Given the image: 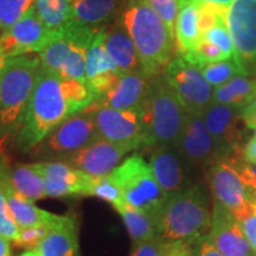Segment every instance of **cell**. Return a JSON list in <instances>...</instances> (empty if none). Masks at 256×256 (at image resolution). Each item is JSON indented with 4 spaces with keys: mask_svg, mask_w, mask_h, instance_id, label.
Here are the masks:
<instances>
[{
    "mask_svg": "<svg viewBox=\"0 0 256 256\" xmlns=\"http://www.w3.org/2000/svg\"><path fill=\"white\" fill-rule=\"evenodd\" d=\"M142 110L144 147L152 151L174 146L183 130L188 112L164 75L151 78L148 94Z\"/></svg>",
    "mask_w": 256,
    "mask_h": 256,
    "instance_id": "cell-5",
    "label": "cell"
},
{
    "mask_svg": "<svg viewBox=\"0 0 256 256\" xmlns=\"http://www.w3.org/2000/svg\"><path fill=\"white\" fill-rule=\"evenodd\" d=\"M200 40H209L211 43L216 44L230 58L235 56V48H234L232 36L228 30L226 17H222L215 25L204 31L202 34Z\"/></svg>",
    "mask_w": 256,
    "mask_h": 256,
    "instance_id": "cell-32",
    "label": "cell"
},
{
    "mask_svg": "<svg viewBox=\"0 0 256 256\" xmlns=\"http://www.w3.org/2000/svg\"><path fill=\"white\" fill-rule=\"evenodd\" d=\"M119 5L120 0H78L72 4V20L98 30L115 17Z\"/></svg>",
    "mask_w": 256,
    "mask_h": 256,
    "instance_id": "cell-25",
    "label": "cell"
},
{
    "mask_svg": "<svg viewBox=\"0 0 256 256\" xmlns=\"http://www.w3.org/2000/svg\"><path fill=\"white\" fill-rule=\"evenodd\" d=\"M255 206H256V200H255Z\"/></svg>",
    "mask_w": 256,
    "mask_h": 256,
    "instance_id": "cell-50",
    "label": "cell"
},
{
    "mask_svg": "<svg viewBox=\"0 0 256 256\" xmlns=\"http://www.w3.org/2000/svg\"><path fill=\"white\" fill-rule=\"evenodd\" d=\"M165 256H191V244L188 243H174L172 248Z\"/></svg>",
    "mask_w": 256,
    "mask_h": 256,
    "instance_id": "cell-43",
    "label": "cell"
},
{
    "mask_svg": "<svg viewBox=\"0 0 256 256\" xmlns=\"http://www.w3.org/2000/svg\"><path fill=\"white\" fill-rule=\"evenodd\" d=\"M49 224H40L36 226L28 228H20L18 238L14 241V244L17 248L26 249V250H34L38 247L42 240L49 232Z\"/></svg>",
    "mask_w": 256,
    "mask_h": 256,
    "instance_id": "cell-34",
    "label": "cell"
},
{
    "mask_svg": "<svg viewBox=\"0 0 256 256\" xmlns=\"http://www.w3.org/2000/svg\"><path fill=\"white\" fill-rule=\"evenodd\" d=\"M0 256H12V249L10 240L0 235Z\"/></svg>",
    "mask_w": 256,
    "mask_h": 256,
    "instance_id": "cell-44",
    "label": "cell"
},
{
    "mask_svg": "<svg viewBox=\"0 0 256 256\" xmlns=\"http://www.w3.org/2000/svg\"><path fill=\"white\" fill-rule=\"evenodd\" d=\"M241 224L243 234L247 238L249 244L256 255V212L252 214L250 216L246 217L241 220H238Z\"/></svg>",
    "mask_w": 256,
    "mask_h": 256,
    "instance_id": "cell-40",
    "label": "cell"
},
{
    "mask_svg": "<svg viewBox=\"0 0 256 256\" xmlns=\"http://www.w3.org/2000/svg\"><path fill=\"white\" fill-rule=\"evenodd\" d=\"M133 151L136 150L130 146L115 144L98 138L90 145L63 162H68L72 168L84 174L98 177L110 174L116 166H119L124 156Z\"/></svg>",
    "mask_w": 256,
    "mask_h": 256,
    "instance_id": "cell-16",
    "label": "cell"
},
{
    "mask_svg": "<svg viewBox=\"0 0 256 256\" xmlns=\"http://www.w3.org/2000/svg\"><path fill=\"white\" fill-rule=\"evenodd\" d=\"M40 68V56L31 54L5 60L0 74V154L23 124Z\"/></svg>",
    "mask_w": 256,
    "mask_h": 256,
    "instance_id": "cell-3",
    "label": "cell"
},
{
    "mask_svg": "<svg viewBox=\"0 0 256 256\" xmlns=\"http://www.w3.org/2000/svg\"><path fill=\"white\" fill-rule=\"evenodd\" d=\"M204 78L210 83L212 87H220L224 83L229 82L230 80L238 75H246L244 70L238 63L236 56L232 57L229 60H220V62L208 63L200 66Z\"/></svg>",
    "mask_w": 256,
    "mask_h": 256,
    "instance_id": "cell-29",
    "label": "cell"
},
{
    "mask_svg": "<svg viewBox=\"0 0 256 256\" xmlns=\"http://www.w3.org/2000/svg\"><path fill=\"white\" fill-rule=\"evenodd\" d=\"M162 75L188 114L203 115L212 104V86L204 78L200 66L188 62L180 54L172 58Z\"/></svg>",
    "mask_w": 256,
    "mask_h": 256,
    "instance_id": "cell-8",
    "label": "cell"
},
{
    "mask_svg": "<svg viewBox=\"0 0 256 256\" xmlns=\"http://www.w3.org/2000/svg\"><path fill=\"white\" fill-rule=\"evenodd\" d=\"M19 232H20V226L10 212L5 194L0 188V235L14 242L18 238Z\"/></svg>",
    "mask_w": 256,
    "mask_h": 256,
    "instance_id": "cell-35",
    "label": "cell"
},
{
    "mask_svg": "<svg viewBox=\"0 0 256 256\" xmlns=\"http://www.w3.org/2000/svg\"><path fill=\"white\" fill-rule=\"evenodd\" d=\"M5 60H6V57L2 55V50H0V74H2V66H4Z\"/></svg>",
    "mask_w": 256,
    "mask_h": 256,
    "instance_id": "cell-47",
    "label": "cell"
},
{
    "mask_svg": "<svg viewBox=\"0 0 256 256\" xmlns=\"http://www.w3.org/2000/svg\"><path fill=\"white\" fill-rule=\"evenodd\" d=\"M95 100L87 83L64 78L40 64L14 145L19 151L28 153L54 128L84 110Z\"/></svg>",
    "mask_w": 256,
    "mask_h": 256,
    "instance_id": "cell-1",
    "label": "cell"
},
{
    "mask_svg": "<svg viewBox=\"0 0 256 256\" xmlns=\"http://www.w3.org/2000/svg\"><path fill=\"white\" fill-rule=\"evenodd\" d=\"M84 110L94 121L100 139L130 146L136 151L144 147V128L140 110H115L95 101Z\"/></svg>",
    "mask_w": 256,
    "mask_h": 256,
    "instance_id": "cell-9",
    "label": "cell"
},
{
    "mask_svg": "<svg viewBox=\"0 0 256 256\" xmlns=\"http://www.w3.org/2000/svg\"><path fill=\"white\" fill-rule=\"evenodd\" d=\"M254 132H255V136H256V126H255V128H254Z\"/></svg>",
    "mask_w": 256,
    "mask_h": 256,
    "instance_id": "cell-49",
    "label": "cell"
},
{
    "mask_svg": "<svg viewBox=\"0 0 256 256\" xmlns=\"http://www.w3.org/2000/svg\"><path fill=\"white\" fill-rule=\"evenodd\" d=\"M34 10L44 25L56 34H62L72 22L70 0H34Z\"/></svg>",
    "mask_w": 256,
    "mask_h": 256,
    "instance_id": "cell-28",
    "label": "cell"
},
{
    "mask_svg": "<svg viewBox=\"0 0 256 256\" xmlns=\"http://www.w3.org/2000/svg\"><path fill=\"white\" fill-rule=\"evenodd\" d=\"M200 4L194 0H179V11L176 20V46L179 54L194 49L202 38L200 25Z\"/></svg>",
    "mask_w": 256,
    "mask_h": 256,
    "instance_id": "cell-23",
    "label": "cell"
},
{
    "mask_svg": "<svg viewBox=\"0 0 256 256\" xmlns=\"http://www.w3.org/2000/svg\"><path fill=\"white\" fill-rule=\"evenodd\" d=\"M242 160L249 164H256V136H252L242 148Z\"/></svg>",
    "mask_w": 256,
    "mask_h": 256,
    "instance_id": "cell-42",
    "label": "cell"
},
{
    "mask_svg": "<svg viewBox=\"0 0 256 256\" xmlns=\"http://www.w3.org/2000/svg\"><path fill=\"white\" fill-rule=\"evenodd\" d=\"M256 98V78L238 75L214 89L212 102L243 108Z\"/></svg>",
    "mask_w": 256,
    "mask_h": 256,
    "instance_id": "cell-27",
    "label": "cell"
},
{
    "mask_svg": "<svg viewBox=\"0 0 256 256\" xmlns=\"http://www.w3.org/2000/svg\"><path fill=\"white\" fill-rule=\"evenodd\" d=\"M209 185L215 200L228 208L238 220L256 212L255 200L228 159H218L210 166Z\"/></svg>",
    "mask_w": 256,
    "mask_h": 256,
    "instance_id": "cell-10",
    "label": "cell"
},
{
    "mask_svg": "<svg viewBox=\"0 0 256 256\" xmlns=\"http://www.w3.org/2000/svg\"><path fill=\"white\" fill-rule=\"evenodd\" d=\"M42 256H81L78 222L75 215H56L50 229L34 249Z\"/></svg>",
    "mask_w": 256,
    "mask_h": 256,
    "instance_id": "cell-21",
    "label": "cell"
},
{
    "mask_svg": "<svg viewBox=\"0 0 256 256\" xmlns=\"http://www.w3.org/2000/svg\"><path fill=\"white\" fill-rule=\"evenodd\" d=\"M121 190L122 200L136 209L158 217L168 196L153 174L151 166L140 156L124 159L110 172Z\"/></svg>",
    "mask_w": 256,
    "mask_h": 256,
    "instance_id": "cell-6",
    "label": "cell"
},
{
    "mask_svg": "<svg viewBox=\"0 0 256 256\" xmlns=\"http://www.w3.org/2000/svg\"><path fill=\"white\" fill-rule=\"evenodd\" d=\"M230 162L238 170L243 183L246 184V186H247L249 192H250L252 197L256 200V164H249V162H243V160L242 162L238 160V162Z\"/></svg>",
    "mask_w": 256,
    "mask_h": 256,
    "instance_id": "cell-38",
    "label": "cell"
},
{
    "mask_svg": "<svg viewBox=\"0 0 256 256\" xmlns=\"http://www.w3.org/2000/svg\"><path fill=\"white\" fill-rule=\"evenodd\" d=\"M10 180L14 190L24 200L34 203L46 197L40 162L11 166Z\"/></svg>",
    "mask_w": 256,
    "mask_h": 256,
    "instance_id": "cell-24",
    "label": "cell"
},
{
    "mask_svg": "<svg viewBox=\"0 0 256 256\" xmlns=\"http://www.w3.org/2000/svg\"><path fill=\"white\" fill-rule=\"evenodd\" d=\"M176 146L191 168H206L218 160L215 142L200 114L188 113Z\"/></svg>",
    "mask_w": 256,
    "mask_h": 256,
    "instance_id": "cell-14",
    "label": "cell"
},
{
    "mask_svg": "<svg viewBox=\"0 0 256 256\" xmlns=\"http://www.w3.org/2000/svg\"><path fill=\"white\" fill-rule=\"evenodd\" d=\"M197 2H206V4H214L220 8H228L234 0H194Z\"/></svg>",
    "mask_w": 256,
    "mask_h": 256,
    "instance_id": "cell-45",
    "label": "cell"
},
{
    "mask_svg": "<svg viewBox=\"0 0 256 256\" xmlns=\"http://www.w3.org/2000/svg\"><path fill=\"white\" fill-rule=\"evenodd\" d=\"M180 55H183L185 60L194 64V66H200V68L204 64L220 62V60L230 58L216 44L206 40H200L194 49L185 54H180Z\"/></svg>",
    "mask_w": 256,
    "mask_h": 256,
    "instance_id": "cell-30",
    "label": "cell"
},
{
    "mask_svg": "<svg viewBox=\"0 0 256 256\" xmlns=\"http://www.w3.org/2000/svg\"><path fill=\"white\" fill-rule=\"evenodd\" d=\"M20 256H42V255H40L37 252H34V250H26V252H24Z\"/></svg>",
    "mask_w": 256,
    "mask_h": 256,
    "instance_id": "cell-46",
    "label": "cell"
},
{
    "mask_svg": "<svg viewBox=\"0 0 256 256\" xmlns=\"http://www.w3.org/2000/svg\"><path fill=\"white\" fill-rule=\"evenodd\" d=\"M104 46L120 72H144L136 46L121 19L112 25H106Z\"/></svg>",
    "mask_w": 256,
    "mask_h": 256,
    "instance_id": "cell-22",
    "label": "cell"
},
{
    "mask_svg": "<svg viewBox=\"0 0 256 256\" xmlns=\"http://www.w3.org/2000/svg\"><path fill=\"white\" fill-rule=\"evenodd\" d=\"M191 256H224L211 241L209 234L191 244Z\"/></svg>",
    "mask_w": 256,
    "mask_h": 256,
    "instance_id": "cell-39",
    "label": "cell"
},
{
    "mask_svg": "<svg viewBox=\"0 0 256 256\" xmlns=\"http://www.w3.org/2000/svg\"><path fill=\"white\" fill-rule=\"evenodd\" d=\"M46 197H90L94 176L72 168L63 160L40 162Z\"/></svg>",
    "mask_w": 256,
    "mask_h": 256,
    "instance_id": "cell-15",
    "label": "cell"
},
{
    "mask_svg": "<svg viewBox=\"0 0 256 256\" xmlns=\"http://www.w3.org/2000/svg\"><path fill=\"white\" fill-rule=\"evenodd\" d=\"M98 139L92 119L86 110L72 115L54 128L36 147L32 158L40 162L66 160Z\"/></svg>",
    "mask_w": 256,
    "mask_h": 256,
    "instance_id": "cell-7",
    "label": "cell"
},
{
    "mask_svg": "<svg viewBox=\"0 0 256 256\" xmlns=\"http://www.w3.org/2000/svg\"><path fill=\"white\" fill-rule=\"evenodd\" d=\"M147 2L164 20L170 31L174 34L176 20H177L179 11V0H147Z\"/></svg>",
    "mask_w": 256,
    "mask_h": 256,
    "instance_id": "cell-36",
    "label": "cell"
},
{
    "mask_svg": "<svg viewBox=\"0 0 256 256\" xmlns=\"http://www.w3.org/2000/svg\"><path fill=\"white\" fill-rule=\"evenodd\" d=\"M242 118L246 126L254 130L256 126V98L250 104L242 108Z\"/></svg>",
    "mask_w": 256,
    "mask_h": 256,
    "instance_id": "cell-41",
    "label": "cell"
},
{
    "mask_svg": "<svg viewBox=\"0 0 256 256\" xmlns=\"http://www.w3.org/2000/svg\"><path fill=\"white\" fill-rule=\"evenodd\" d=\"M104 28L98 31L87 50V86L96 100L110 88L121 72L106 49Z\"/></svg>",
    "mask_w": 256,
    "mask_h": 256,
    "instance_id": "cell-20",
    "label": "cell"
},
{
    "mask_svg": "<svg viewBox=\"0 0 256 256\" xmlns=\"http://www.w3.org/2000/svg\"><path fill=\"white\" fill-rule=\"evenodd\" d=\"M209 236L224 256H256L238 220L228 208L216 200Z\"/></svg>",
    "mask_w": 256,
    "mask_h": 256,
    "instance_id": "cell-17",
    "label": "cell"
},
{
    "mask_svg": "<svg viewBox=\"0 0 256 256\" xmlns=\"http://www.w3.org/2000/svg\"><path fill=\"white\" fill-rule=\"evenodd\" d=\"M212 212L206 192L200 184L168 196L158 217V235L170 243L192 244L209 234Z\"/></svg>",
    "mask_w": 256,
    "mask_h": 256,
    "instance_id": "cell-4",
    "label": "cell"
},
{
    "mask_svg": "<svg viewBox=\"0 0 256 256\" xmlns=\"http://www.w3.org/2000/svg\"><path fill=\"white\" fill-rule=\"evenodd\" d=\"M62 34L51 31L38 17L34 4L17 23L0 34V50L6 58L42 52Z\"/></svg>",
    "mask_w": 256,
    "mask_h": 256,
    "instance_id": "cell-13",
    "label": "cell"
},
{
    "mask_svg": "<svg viewBox=\"0 0 256 256\" xmlns=\"http://www.w3.org/2000/svg\"><path fill=\"white\" fill-rule=\"evenodd\" d=\"M151 78L142 72H121L98 102L115 110H140L148 94Z\"/></svg>",
    "mask_w": 256,
    "mask_h": 256,
    "instance_id": "cell-19",
    "label": "cell"
},
{
    "mask_svg": "<svg viewBox=\"0 0 256 256\" xmlns=\"http://www.w3.org/2000/svg\"><path fill=\"white\" fill-rule=\"evenodd\" d=\"M76 2H78V0H70V2H72V4H75Z\"/></svg>",
    "mask_w": 256,
    "mask_h": 256,
    "instance_id": "cell-48",
    "label": "cell"
},
{
    "mask_svg": "<svg viewBox=\"0 0 256 256\" xmlns=\"http://www.w3.org/2000/svg\"><path fill=\"white\" fill-rule=\"evenodd\" d=\"M121 22L150 78L162 75L174 57L176 36L147 0H126Z\"/></svg>",
    "mask_w": 256,
    "mask_h": 256,
    "instance_id": "cell-2",
    "label": "cell"
},
{
    "mask_svg": "<svg viewBox=\"0 0 256 256\" xmlns=\"http://www.w3.org/2000/svg\"><path fill=\"white\" fill-rule=\"evenodd\" d=\"M148 164L156 182L168 196L192 185L188 174L191 168L176 145L153 150Z\"/></svg>",
    "mask_w": 256,
    "mask_h": 256,
    "instance_id": "cell-18",
    "label": "cell"
},
{
    "mask_svg": "<svg viewBox=\"0 0 256 256\" xmlns=\"http://www.w3.org/2000/svg\"><path fill=\"white\" fill-rule=\"evenodd\" d=\"M113 208L122 217L128 235L132 240L133 248L147 240L158 236V223L153 216L130 206L122 200L115 203Z\"/></svg>",
    "mask_w": 256,
    "mask_h": 256,
    "instance_id": "cell-26",
    "label": "cell"
},
{
    "mask_svg": "<svg viewBox=\"0 0 256 256\" xmlns=\"http://www.w3.org/2000/svg\"><path fill=\"white\" fill-rule=\"evenodd\" d=\"M90 196L101 198L102 200L107 202L112 206L122 200L119 185L110 174L94 178Z\"/></svg>",
    "mask_w": 256,
    "mask_h": 256,
    "instance_id": "cell-33",
    "label": "cell"
},
{
    "mask_svg": "<svg viewBox=\"0 0 256 256\" xmlns=\"http://www.w3.org/2000/svg\"><path fill=\"white\" fill-rule=\"evenodd\" d=\"M203 119L215 142L218 159L242 158L240 145L246 128L242 108L212 102L204 112Z\"/></svg>",
    "mask_w": 256,
    "mask_h": 256,
    "instance_id": "cell-12",
    "label": "cell"
},
{
    "mask_svg": "<svg viewBox=\"0 0 256 256\" xmlns=\"http://www.w3.org/2000/svg\"><path fill=\"white\" fill-rule=\"evenodd\" d=\"M34 4V0H0V32L17 23Z\"/></svg>",
    "mask_w": 256,
    "mask_h": 256,
    "instance_id": "cell-31",
    "label": "cell"
},
{
    "mask_svg": "<svg viewBox=\"0 0 256 256\" xmlns=\"http://www.w3.org/2000/svg\"><path fill=\"white\" fill-rule=\"evenodd\" d=\"M174 243H170L160 236L147 240L133 248L130 256H165L172 248Z\"/></svg>",
    "mask_w": 256,
    "mask_h": 256,
    "instance_id": "cell-37",
    "label": "cell"
},
{
    "mask_svg": "<svg viewBox=\"0 0 256 256\" xmlns=\"http://www.w3.org/2000/svg\"><path fill=\"white\" fill-rule=\"evenodd\" d=\"M226 20L236 58L247 76L256 78V0H234Z\"/></svg>",
    "mask_w": 256,
    "mask_h": 256,
    "instance_id": "cell-11",
    "label": "cell"
}]
</instances>
